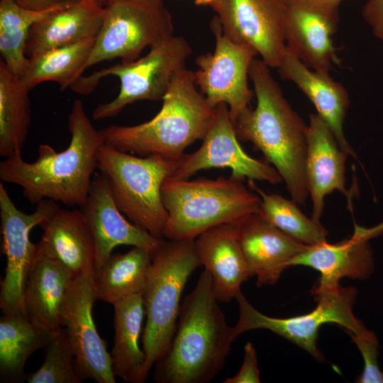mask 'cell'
<instances>
[{"instance_id":"30","label":"cell","mask_w":383,"mask_h":383,"mask_svg":"<svg viewBox=\"0 0 383 383\" xmlns=\"http://www.w3.org/2000/svg\"><path fill=\"white\" fill-rule=\"evenodd\" d=\"M95 38L52 48L28 57L21 79L30 89L54 82L66 89L83 75V67L94 44Z\"/></svg>"},{"instance_id":"35","label":"cell","mask_w":383,"mask_h":383,"mask_svg":"<svg viewBox=\"0 0 383 383\" xmlns=\"http://www.w3.org/2000/svg\"><path fill=\"white\" fill-rule=\"evenodd\" d=\"M224 383H259L260 371L255 349L250 342L244 347L243 364L238 372L233 377L226 378Z\"/></svg>"},{"instance_id":"3","label":"cell","mask_w":383,"mask_h":383,"mask_svg":"<svg viewBox=\"0 0 383 383\" xmlns=\"http://www.w3.org/2000/svg\"><path fill=\"white\" fill-rule=\"evenodd\" d=\"M235 340L219 306L210 274L203 271L181 304L165 354L154 365L158 383H206L223 367Z\"/></svg>"},{"instance_id":"20","label":"cell","mask_w":383,"mask_h":383,"mask_svg":"<svg viewBox=\"0 0 383 383\" xmlns=\"http://www.w3.org/2000/svg\"><path fill=\"white\" fill-rule=\"evenodd\" d=\"M349 155L339 145L333 131L317 113L309 116L306 177L312 201V216L319 221L326 195L338 191L350 197L345 188V162Z\"/></svg>"},{"instance_id":"27","label":"cell","mask_w":383,"mask_h":383,"mask_svg":"<svg viewBox=\"0 0 383 383\" xmlns=\"http://www.w3.org/2000/svg\"><path fill=\"white\" fill-rule=\"evenodd\" d=\"M152 252L133 246L126 253L111 254L94 274L96 300L112 305L127 297L143 294Z\"/></svg>"},{"instance_id":"34","label":"cell","mask_w":383,"mask_h":383,"mask_svg":"<svg viewBox=\"0 0 383 383\" xmlns=\"http://www.w3.org/2000/svg\"><path fill=\"white\" fill-rule=\"evenodd\" d=\"M363 358L362 372L357 377L358 383H383V371L378 363L379 343L375 333L368 329L354 334L348 333Z\"/></svg>"},{"instance_id":"31","label":"cell","mask_w":383,"mask_h":383,"mask_svg":"<svg viewBox=\"0 0 383 383\" xmlns=\"http://www.w3.org/2000/svg\"><path fill=\"white\" fill-rule=\"evenodd\" d=\"M72 1L48 9L33 10L14 0H0L1 60L13 74L21 78L25 72L28 63L26 48L32 26Z\"/></svg>"},{"instance_id":"11","label":"cell","mask_w":383,"mask_h":383,"mask_svg":"<svg viewBox=\"0 0 383 383\" xmlns=\"http://www.w3.org/2000/svg\"><path fill=\"white\" fill-rule=\"evenodd\" d=\"M210 28L215 37V48L213 52L196 58V84L211 107L226 104L235 123L249 107L252 97L248 77L257 53L252 48L235 43L224 35L216 16Z\"/></svg>"},{"instance_id":"17","label":"cell","mask_w":383,"mask_h":383,"mask_svg":"<svg viewBox=\"0 0 383 383\" xmlns=\"http://www.w3.org/2000/svg\"><path fill=\"white\" fill-rule=\"evenodd\" d=\"M83 211L95 244L94 274L118 245L142 247L154 252L165 239H159L147 231L128 221L116 206L107 177L96 174Z\"/></svg>"},{"instance_id":"28","label":"cell","mask_w":383,"mask_h":383,"mask_svg":"<svg viewBox=\"0 0 383 383\" xmlns=\"http://www.w3.org/2000/svg\"><path fill=\"white\" fill-rule=\"evenodd\" d=\"M56 332V331H55ZM38 328L25 313H3L0 319V375L2 382H21L29 357L45 348L55 333Z\"/></svg>"},{"instance_id":"25","label":"cell","mask_w":383,"mask_h":383,"mask_svg":"<svg viewBox=\"0 0 383 383\" xmlns=\"http://www.w3.org/2000/svg\"><path fill=\"white\" fill-rule=\"evenodd\" d=\"M59 262L36 255L28 274L23 297L28 319L40 330L53 333L61 327V311L74 279Z\"/></svg>"},{"instance_id":"40","label":"cell","mask_w":383,"mask_h":383,"mask_svg":"<svg viewBox=\"0 0 383 383\" xmlns=\"http://www.w3.org/2000/svg\"><path fill=\"white\" fill-rule=\"evenodd\" d=\"M115 0H103L104 4L106 6V4L111 3V1Z\"/></svg>"},{"instance_id":"16","label":"cell","mask_w":383,"mask_h":383,"mask_svg":"<svg viewBox=\"0 0 383 383\" xmlns=\"http://www.w3.org/2000/svg\"><path fill=\"white\" fill-rule=\"evenodd\" d=\"M287 47L309 68L330 72L338 60L332 37L339 20L336 0L285 1Z\"/></svg>"},{"instance_id":"9","label":"cell","mask_w":383,"mask_h":383,"mask_svg":"<svg viewBox=\"0 0 383 383\" xmlns=\"http://www.w3.org/2000/svg\"><path fill=\"white\" fill-rule=\"evenodd\" d=\"M357 291L355 287H342L317 293L313 296L317 305L309 313L289 318H274L257 311L239 292L235 299L239 306V317L233 326L236 338L257 329L269 330L300 347L318 361L324 356L317 345L321 326L333 323L340 326L348 333L358 334L367 328L353 311Z\"/></svg>"},{"instance_id":"7","label":"cell","mask_w":383,"mask_h":383,"mask_svg":"<svg viewBox=\"0 0 383 383\" xmlns=\"http://www.w3.org/2000/svg\"><path fill=\"white\" fill-rule=\"evenodd\" d=\"M178 162L160 155L137 157L104 143L97 154V168L109 183L119 210L136 226L165 239L167 212L161 189Z\"/></svg>"},{"instance_id":"6","label":"cell","mask_w":383,"mask_h":383,"mask_svg":"<svg viewBox=\"0 0 383 383\" xmlns=\"http://www.w3.org/2000/svg\"><path fill=\"white\" fill-rule=\"evenodd\" d=\"M200 266L194 240L165 239L152 252L143 294L146 321L142 348L146 357V378L171 343L183 289L191 274Z\"/></svg>"},{"instance_id":"24","label":"cell","mask_w":383,"mask_h":383,"mask_svg":"<svg viewBox=\"0 0 383 383\" xmlns=\"http://www.w3.org/2000/svg\"><path fill=\"white\" fill-rule=\"evenodd\" d=\"M105 6L99 0H73L35 23L26 48L27 57L96 38L104 21Z\"/></svg>"},{"instance_id":"15","label":"cell","mask_w":383,"mask_h":383,"mask_svg":"<svg viewBox=\"0 0 383 383\" xmlns=\"http://www.w3.org/2000/svg\"><path fill=\"white\" fill-rule=\"evenodd\" d=\"M95 300L94 272L75 277L62 305L61 325L84 380L116 383L106 343L98 333L92 316Z\"/></svg>"},{"instance_id":"33","label":"cell","mask_w":383,"mask_h":383,"mask_svg":"<svg viewBox=\"0 0 383 383\" xmlns=\"http://www.w3.org/2000/svg\"><path fill=\"white\" fill-rule=\"evenodd\" d=\"M28 383H80L84 380L62 327L45 346L41 367L26 376Z\"/></svg>"},{"instance_id":"5","label":"cell","mask_w":383,"mask_h":383,"mask_svg":"<svg viewBox=\"0 0 383 383\" xmlns=\"http://www.w3.org/2000/svg\"><path fill=\"white\" fill-rule=\"evenodd\" d=\"M243 181L229 177L177 179L167 177L161 189L167 212V240H194L218 225L238 223L259 212L260 196Z\"/></svg>"},{"instance_id":"8","label":"cell","mask_w":383,"mask_h":383,"mask_svg":"<svg viewBox=\"0 0 383 383\" xmlns=\"http://www.w3.org/2000/svg\"><path fill=\"white\" fill-rule=\"evenodd\" d=\"M192 54L187 40L172 35L150 48L143 57L121 62L88 76L82 75L70 87L74 92L89 94L99 82L109 75L117 77L120 89L111 101L98 104L92 111L94 120L113 118L128 105L138 101H159L176 74L185 67Z\"/></svg>"},{"instance_id":"19","label":"cell","mask_w":383,"mask_h":383,"mask_svg":"<svg viewBox=\"0 0 383 383\" xmlns=\"http://www.w3.org/2000/svg\"><path fill=\"white\" fill-rule=\"evenodd\" d=\"M236 223L244 257L258 286L275 284L307 247L269 223L259 212Z\"/></svg>"},{"instance_id":"4","label":"cell","mask_w":383,"mask_h":383,"mask_svg":"<svg viewBox=\"0 0 383 383\" xmlns=\"http://www.w3.org/2000/svg\"><path fill=\"white\" fill-rule=\"evenodd\" d=\"M162 100L160 110L148 121L101 129L104 143L126 152L179 162L189 145L204 138L215 108L198 89L194 71L186 67L176 74Z\"/></svg>"},{"instance_id":"41","label":"cell","mask_w":383,"mask_h":383,"mask_svg":"<svg viewBox=\"0 0 383 383\" xmlns=\"http://www.w3.org/2000/svg\"><path fill=\"white\" fill-rule=\"evenodd\" d=\"M99 1H101L103 4H104V2H103V0H99ZM105 6V5H104Z\"/></svg>"},{"instance_id":"21","label":"cell","mask_w":383,"mask_h":383,"mask_svg":"<svg viewBox=\"0 0 383 383\" xmlns=\"http://www.w3.org/2000/svg\"><path fill=\"white\" fill-rule=\"evenodd\" d=\"M39 226L43 233L37 255L59 262L74 277L94 272V240L81 209H58Z\"/></svg>"},{"instance_id":"26","label":"cell","mask_w":383,"mask_h":383,"mask_svg":"<svg viewBox=\"0 0 383 383\" xmlns=\"http://www.w3.org/2000/svg\"><path fill=\"white\" fill-rule=\"evenodd\" d=\"M114 343L110 353L113 374L128 383H142L145 354L139 340L145 314L143 294L133 295L113 304Z\"/></svg>"},{"instance_id":"38","label":"cell","mask_w":383,"mask_h":383,"mask_svg":"<svg viewBox=\"0 0 383 383\" xmlns=\"http://www.w3.org/2000/svg\"><path fill=\"white\" fill-rule=\"evenodd\" d=\"M367 230L372 238L379 236L383 233V221L374 227L367 228Z\"/></svg>"},{"instance_id":"36","label":"cell","mask_w":383,"mask_h":383,"mask_svg":"<svg viewBox=\"0 0 383 383\" xmlns=\"http://www.w3.org/2000/svg\"><path fill=\"white\" fill-rule=\"evenodd\" d=\"M362 16L373 35L383 40V0H367L362 8Z\"/></svg>"},{"instance_id":"14","label":"cell","mask_w":383,"mask_h":383,"mask_svg":"<svg viewBox=\"0 0 383 383\" xmlns=\"http://www.w3.org/2000/svg\"><path fill=\"white\" fill-rule=\"evenodd\" d=\"M202 140L197 150L184 154L171 177L189 179L200 170L227 167L231 170L232 177L242 181L247 178L272 184L282 181L273 166L250 157L243 150L226 104L215 107L213 123Z\"/></svg>"},{"instance_id":"22","label":"cell","mask_w":383,"mask_h":383,"mask_svg":"<svg viewBox=\"0 0 383 383\" xmlns=\"http://www.w3.org/2000/svg\"><path fill=\"white\" fill-rule=\"evenodd\" d=\"M194 245L201 265L211 277L218 301L235 299L242 284L251 277L237 223H223L205 231L194 239Z\"/></svg>"},{"instance_id":"29","label":"cell","mask_w":383,"mask_h":383,"mask_svg":"<svg viewBox=\"0 0 383 383\" xmlns=\"http://www.w3.org/2000/svg\"><path fill=\"white\" fill-rule=\"evenodd\" d=\"M30 89L0 61V155L21 153L30 125Z\"/></svg>"},{"instance_id":"43","label":"cell","mask_w":383,"mask_h":383,"mask_svg":"<svg viewBox=\"0 0 383 383\" xmlns=\"http://www.w3.org/2000/svg\"><path fill=\"white\" fill-rule=\"evenodd\" d=\"M284 1H289V0H284Z\"/></svg>"},{"instance_id":"37","label":"cell","mask_w":383,"mask_h":383,"mask_svg":"<svg viewBox=\"0 0 383 383\" xmlns=\"http://www.w3.org/2000/svg\"><path fill=\"white\" fill-rule=\"evenodd\" d=\"M24 8L33 10L48 9L66 2L68 0H14Z\"/></svg>"},{"instance_id":"18","label":"cell","mask_w":383,"mask_h":383,"mask_svg":"<svg viewBox=\"0 0 383 383\" xmlns=\"http://www.w3.org/2000/svg\"><path fill=\"white\" fill-rule=\"evenodd\" d=\"M366 228L355 226L353 235L337 243L326 241L307 245L291 262L292 266L313 268L320 277L311 289L312 295L335 289L344 277L365 280L374 270V253Z\"/></svg>"},{"instance_id":"2","label":"cell","mask_w":383,"mask_h":383,"mask_svg":"<svg viewBox=\"0 0 383 383\" xmlns=\"http://www.w3.org/2000/svg\"><path fill=\"white\" fill-rule=\"evenodd\" d=\"M270 67L254 58L250 68L256 106L236 120L238 139L252 143L277 170L292 199L304 205L309 197L306 177V124L291 106Z\"/></svg>"},{"instance_id":"39","label":"cell","mask_w":383,"mask_h":383,"mask_svg":"<svg viewBox=\"0 0 383 383\" xmlns=\"http://www.w3.org/2000/svg\"><path fill=\"white\" fill-rule=\"evenodd\" d=\"M216 0H194V2L197 4V5H201V6H211L213 5V4L216 1Z\"/></svg>"},{"instance_id":"13","label":"cell","mask_w":383,"mask_h":383,"mask_svg":"<svg viewBox=\"0 0 383 383\" xmlns=\"http://www.w3.org/2000/svg\"><path fill=\"white\" fill-rule=\"evenodd\" d=\"M231 40L252 48L270 68L286 50L284 0H216L211 6Z\"/></svg>"},{"instance_id":"1","label":"cell","mask_w":383,"mask_h":383,"mask_svg":"<svg viewBox=\"0 0 383 383\" xmlns=\"http://www.w3.org/2000/svg\"><path fill=\"white\" fill-rule=\"evenodd\" d=\"M68 129L70 143L62 151L40 144L34 162L25 161L21 153L4 158L0 162L1 182L21 187L24 197L33 204L50 199L81 208L87 199L97 168L98 150L104 140L79 99L69 113Z\"/></svg>"},{"instance_id":"10","label":"cell","mask_w":383,"mask_h":383,"mask_svg":"<svg viewBox=\"0 0 383 383\" xmlns=\"http://www.w3.org/2000/svg\"><path fill=\"white\" fill-rule=\"evenodd\" d=\"M105 8L103 23L83 72L116 58L135 60L145 48L174 35L172 18L163 0H115Z\"/></svg>"},{"instance_id":"42","label":"cell","mask_w":383,"mask_h":383,"mask_svg":"<svg viewBox=\"0 0 383 383\" xmlns=\"http://www.w3.org/2000/svg\"><path fill=\"white\" fill-rule=\"evenodd\" d=\"M336 1H339V2H341V1H343V0H336Z\"/></svg>"},{"instance_id":"12","label":"cell","mask_w":383,"mask_h":383,"mask_svg":"<svg viewBox=\"0 0 383 383\" xmlns=\"http://www.w3.org/2000/svg\"><path fill=\"white\" fill-rule=\"evenodd\" d=\"M36 205L35 211L30 213L19 210L1 182V233L2 250L6 257L0 290V308L3 313H25V287L37 255V244L30 241V233L35 226H40L60 209L57 203L50 199H45Z\"/></svg>"},{"instance_id":"32","label":"cell","mask_w":383,"mask_h":383,"mask_svg":"<svg viewBox=\"0 0 383 383\" xmlns=\"http://www.w3.org/2000/svg\"><path fill=\"white\" fill-rule=\"evenodd\" d=\"M248 187L260 197L259 213L269 223L307 245L326 241L327 231L320 221L307 217L292 199L267 194L248 179Z\"/></svg>"},{"instance_id":"23","label":"cell","mask_w":383,"mask_h":383,"mask_svg":"<svg viewBox=\"0 0 383 383\" xmlns=\"http://www.w3.org/2000/svg\"><path fill=\"white\" fill-rule=\"evenodd\" d=\"M277 69L282 79L294 83L311 101L316 113L333 131L340 147L357 158L343 131L350 105L345 87L333 79L330 72L316 71L307 67L287 47Z\"/></svg>"}]
</instances>
